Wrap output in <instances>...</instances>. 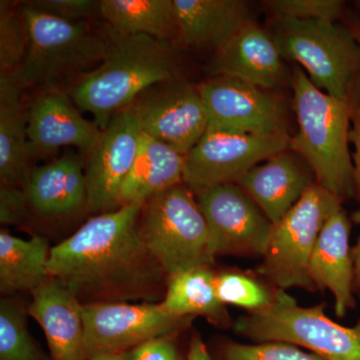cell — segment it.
I'll return each instance as SVG.
<instances>
[{
  "label": "cell",
  "instance_id": "cell-1",
  "mask_svg": "<svg viewBox=\"0 0 360 360\" xmlns=\"http://www.w3.org/2000/svg\"><path fill=\"white\" fill-rule=\"evenodd\" d=\"M142 205L94 215L51 248L49 274L82 304L162 302L168 276L139 233Z\"/></svg>",
  "mask_w": 360,
  "mask_h": 360
},
{
  "label": "cell",
  "instance_id": "cell-2",
  "mask_svg": "<svg viewBox=\"0 0 360 360\" xmlns=\"http://www.w3.org/2000/svg\"><path fill=\"white\" fill-rule=\"evenodd\" d=\"M108 47L96 70L66 89L78 110L94 116L101 130L146 90L182 79L174 47L146 35L120 37L108 27Z\"/></svg>",
  "mask_w": 360,
  "mask_h": 360
},
{
  "label": "cell",
  "instance_id": "cell-3",
  "mask_svg": "<svg viewBox=\"0 0 360 360\" xmlns=\"http://www.w3.org/2000/svg\"><path fill=\"white\" fill-rule=\"evenodd\" d=\"M293 104L298 131L290 148L314 172L317 184L341 200L355 196L349 130L355 103L328 96L312 84L304 71L295 70Z\"/></svg>",
  "mask_w": 360,
  "mask_h": 360
},
{
  "label": "cell",
  "instance_id": "cell-4",
  "mask_svg": "<svg viewBox=\"0 0 360 360\" xmlns=\"http://www.w3.org/2000/svg\"><path fill=\"white\" fill-rule=\"evenodd\" d=\"M28 28V46L20 68L14 73L23 89L41 92L63 89L84 70L101 63L108 47V33L94 32L87 21L56 18L22 4Z\"/></svg>",
  "mask_w": 360,
  "mask_h": 360
},
{
  "label": "cell",
  "instance_id": "cell-5",
  "mask_svg": "<svg viewBox=\"0 0 360 360\" xmlns=\"http://www.w3.org/2000/svg\"><path fill=\"white\" fill-rule=\"evenodd\" d=\"M274 39L283 59L300 63L328 96L360 98V44L349 26L333 21L276 20Z\"/></svg>",
  "mask_w": 360,
  "mask_h": 360
},
{
  "label": "cell",
  "instance_id": "cell-6",
  "mask_svg": "<svg viewBox=\"0 0 360 360\" xmlns=\"http://www.w3.org/2000/svg\"><path fill=\"white\" fill-rule=\"evenodd\" d=\"M139 226L144 245L168 278L214 262L205 217L186 184L148 198L142 205Z\"/></svg>",
  "mask_w": 360,
  "mask_h": 360
},
{
  "label": "cell",
  "instance_id": "cell-7",
  "mask_svg": "<svg viewBox=\"0 0 360 360\" xmlns=\"http://www.w3.org/2000/svg\"><path fill=\"white\" fill-rule=\"evenodd\" d=\"M238 335L259 342H283L307 348L326 360H360V323L345 328L321 307H300L277 290L269 307L243 315L234 324Z\"/></svg>",
  "mask_w": 360,
  "mask_h": 360
},
{
  "label": "cell",
  "instance_id": "cell-8",
  "mask_svg": "<svg viewBox=\"0 0 360 360\" xmlns=\"http://www.w3.org/2000/svg\"><path fill=\"white\" fill-rule=\"evenodd\" d=\"M342 200L316 181L285 215L274 224L259 272L278 290H312L310 258L329 217Z\"/></svg>",
  "mask_w": 360,
  "mask_h": 360
},
{
  "label": "cell",
  "instance_id": "cell-9",
  "mask_svg": "<svg viewBox=\"0 0 360 360\" xmlns=\"http://www.w3.org/2000/svg\"><path fill=\"white\" fill-rule=\"evenodd\" d=\"M288 131L250 134L208 125L202 139L186 155L184 184L193 191L236 184L253 167L288 150Z\"/></svg>",
  "mask_w": 360,
  "mask_h": 360
},
{
  "label": "cell",
  "instance_id": "cell-10",
  "mask_svg": "<svg viewBox=\"0 0 360 360\" xmlns=\"http://www.w3.org/2000/svg\"><path fill=\"white\" fill-rule=\"evenodd\" d=\"M85 356L125 354L160 336L174 335L193 317L168 314L160 302H106L84 304Z\"/></svg>",
  "mask_w": 360,
  "mask_h": 360
},
{
  "label": "cell",
  "instance_id": "cell-11",
  "mask_svg": "<svg viewBox=\"0 0 360 360\" xmlns=\"http://www.w3.org/2000/svg\"><path fill=\"white\" fill-rule=\"evenodd\" d=\"M193 193L214 257L265 255L274 225L238 184H217Z\"/></svg>",
  "mask_w": 360,
  "mask_h": 360
},
{
  "label": "cell",
  "instance_id": "cell-12",
  "mask_svg": "<svg viewBox=\"0 0 360 360\" xmlns=\"http://www.w3.org/2000/svg\"><path fill=\"white\" fill-rule=\"evenodd\" d=\"M130 106L143 134L184 155L198 143L210 125L198 87L184 79L155 85Z\"/></svg>",
  "mask_w": 360,
  "mask_h": 360
},
{
  "label": "cell",
  "instance_id": "cell-13",
  "mask_svg": "<svg viewBox=\"0 0 360 360\" xmlns=\"http://www.w3.org/2000/svg\"><path fill=\"white\" fill-rule=\"evenodd\" d=\"M141 135L131 106L117 113L103 130L85 165L87 212L97 215L122 207L120 191L136 160Z\"/></svg>",
  "mask_w": 360,
  "mask_h": 360
},
{
  "label": "cell",
  "instance_id": "cell-14",
  "mask_svg": "<svg viewBox=\"0 0 360 360\" xmlns=\"http://www.w3.org/2000/svg\"><path fill=\"white\" fill-rule=\"evenodd\" d=\"M198 87L210 127L250 134L286 131L283 104L269 90L226 75Z\"/></svg>",
  "mask_w": 360,
  "mask_h": 360
},
{
  "label": "cell",
  "instance_id": "cell-15",
  "mask_svg": "<svg viewBox=\"0 0 360 360\" xmlns=\"http://www.w3.org/2000/svg\"><path fill=\"white\" fill-rule=\"evenodd\" d=\"M103 130L82 116L66 90L41 92L27 108L30 158L53 155L63 146L90 153Z\"/></svg>",
  "mask_w": 360,
  "mask_h": 360
},
{
  "label": "cell",
  "instance_id": "cell-16",
  "mask_svg": "<svg viewBox=\"0 0 360 360\" xmlns=\"http://www.w3.org/2000/svg\"><path fill=\"white\" fill-rule=\"evenodd\" d=\"M22 191L30 212L41 219H68L87 212L84 160L68 151L51 163L32 167Z\"/></svg>",
  "mask_w": 360,
  "mask_h": 360
},
{
  "label": "cell",
  "instance_id": "cell-17",
  "mask_svg": "<svg viewBox=\"0 0 360 360\" xmlns=\"http://www.w3.org/2000/svg\"><path fill=\"white\" fill-rule=\"evenodd\" d=\"M32 296L27 314L44 330L51 360H86L84 304L75 293L51 277Z\"/></svg>",
  "mask_w": 360,
  "mask_h": 360
},
{
  "label": "cell",
  "instance_id": "cell-18",
  "mask_svg": "<svg viewBox=\"0 0 360 360\" xmlns=\"http://www.w3.org/2000/svg\"><path fill=\"white\" fill-rule=\"evenodd\" d=\"M283 60L274 35L251 20L214 52L210 71L271 90L283 82Z\"/></svg>",
  "mask_w": 360,
  "mask_h": 360
},
{
  "label": "cell",
  "instance_id": "cell-19",
  "mask_svg": "<svg viewBox=\"0 0 360 360\" xmlns=\"http://www.w3.org/2000/svg\"><path fill=\"white\" fill-rule=\"evenodd\" d=\"M311 172L300 155L284 150L253 167L238 184L274 225L314 184Z\"/></svg>",
  "mask_w": 360,
  "mask_h": 360
},
{
  "label": "cell",
  "instance_id": "cell-20",
  "mask_svg": "<svg viewBox=\"0 0 360 360\" xmlns=\"http://www.w3.org/2000/svg\"><path fill=\"white\" fill-rule=\"evenodd\" d=\"M349 219L340 208L324 224L309 262L312 283L333 293L336 314L340 317L354 303V264L349 250Z\"/></svg>",
  "mask_w": 360,
  "mask_h": 360
},
{
  "label": "cell",
  "instance_id": "cell-21",
  "mask_svg": "<svg viewBox=\"0 0 360 360\" xmlns=\"http://www.w3.org/2000/svg\"><path fill=\"white\" fill-rule=\"evenodd\" d=\"M179 40L186 46L217 51L251 21L243 0H174Z\"/></svg>",
  "mask_w": 360,
  "mask_h": 360
},
{
  "label": "cell",
  "instance_id": "cell-22",
  "mask_svg": "<svg viewBox=\"0 0 360 360\" xmlns=\"http://www.w3.org/2000/svg\"><path fill=\"white\" fill-rule=\"evenodd\" d=\"M23 90L15 75H0V182L13 188H23L32 168Z\"/></svg>",
  "mask_w": 360,
  "mask_h": 360
},
{
  "label": "cell",
  "instance_id": "cell-23",
  "mask_svg": "<svg viewBox=\"0 0 360 360\" xmlns=\"http://www.w3.org/2000/svg\"><path fill=\"white\" fill-rule=\"evenodd\" d=\"M186 155L142 132L134 167L120 195V206L146 202L155 194L184 184Z\"/></svg>",
  "mask_w": 360,
  "mask_h": 360
},
{
  "label": "cell",
  "instance_id": "cell-24",
  "mask_svg": "<svg viewBox=\"0 0 360 360\" xmlns=\"http://www.w3.org/2000/svg\"><path fill=\"white\" fill-rule=\"evenodd\" d=\"M51 246L41 236L16 238L0 231V291L2 295L30 291V293L51 278L49 262Z\"/></svg>",
  "mask_w": 360,
  "mask_h": 360
},
{
  "label": "cell",
  "instance_id": "cell-25",
  "mask_svg": "<svg viewBox=\"0 0 360 360\" xmlns=\"http://www.w3.org/2000/svg\"><path fill=\"white\" fill-rule=\"evenodd\" d=\"M215 278L212 266L194 267L170 276L161 307L174 316H202L214 326H229L231 316L217 295Z\"/></svg>",
  "mask_w": 360,
  "mask_h": 360
},
{
  "label": "cell",
  "instance_id": "cell-26",
  "mask_svg": "<svg viewBox=\"0 0 360 360\" xmlns=\"http://www.w3.org/2000/svg\"><path fill=\"white\" fill-rule=\"evenodd\" d=\"M101 18L120 37L146 35L161 41L179 40L174 0H101Z\"/></svg>",
  "mask_w": 360,
  "mask_h": 360
},
{
  "label": "cell",
  "instance_id": "cell-27",
  "mask_svg": "<svg viewBox=\"0 0 360 360\" xmlns=\"http://www.w3.org/2000/svg\"><path fill=\"white\" fill-rule=\"evenodd\" d=\"M27 307L11 297L0 302V360H51L33 340L26 321Z\"/></svg>",
  "mask_w": 360,
  "mask_h": 360
},
{
  "label": "cell",
  "instance_id": "cell-28",
  "mask_svg": "<svg viewBox=\"0 0 360 360\" xmlns=\"http://www.w3.org/2000/svg\"><path fill=\"white\" fill-rule=\"evenodd\" d=\"M28 28L22 6L0 4V75H14L25 58Z\"/></svg>",
  "mask_w": 360,
  "mask_h": 360
},
{
  "label": "cell",
  "instance_id": "cell-29",
  "mask_svg": "<svg viewBox=\"0 0 360 360\" xmlns=\"http://www.w3.org/2000/svg\"><path fill=\"white\" fill-rule=\"evenodd\" d=\"M215 286L220 302L251 311L264 309L274 302V293L257 279L238 271L217 274Z\"/></svg>",
  "mask_w": 360,
  "mask_h": 360
},
{
  "label": "cell",
  "instance_id": "cell-30",
  "mask_svg": "<svg viewBox=\"0 0 360 360\" xmlns=\"http://www.w3.org/2000/svg\"><path fill=\"white\" fill-rule=\"evenodd\" d=\"M276 20H315L338 22L345 13L340 0H269L264 2Z\"/></svg>",
  "mask_w": 360,
  "mask_h": 360
},
{
  "label": "cell",
  "instance_id": "cell-31",
  "mask_svg": "<svg viewBox=\"0 0 360 360\" xmlns=\"http://www.w3.org/2000/svg\"><path fill=\"white\" fill-rule=\"evenodd\" d=\"M222 360H326L312 352H304L283 342L259 345L229 343L222 352Z\"/></svg>",
  "mask_w": 360,
  "mask_h": 360
},
{
  "label": "cell",
  "instance_id": "cell-32",
  "mask_svg": "<svg viewBox=\"0 0 360 360\" xmlns=\"http://www.w3.org/2000/svg\"><path fill=\"white\" fill-rule=\"evenodd\" d=\"M25 4L66 20L86 21L94 16H101V1L96 0H33Z\"/></svg>",
  "mask_w": 360,
  "mask_h": 360
},
{
  "label": "cell",
  "instance_id": "cell-33",
  "mask_svg": "<svg viewBox=\"0 0 360 360\" xmlns=\"http://www.w3.org/2000/svg\"><path fill=\"white\" fill-rule=\"evenodd\" d=\"M125 360H184L174 335L151 338L125 352Z\"/></svg>",
  "mask_w": 360,
  "mask_h": 360
},
{
  "label": "cell",
  "instance_id": "cell-34",
  "mask_svg": "<svg viewBox=\"0 0 360 360\" xmlns=\"http://www.w3.org/2000/svg\"><path fill=\"white\" fill-rule=\"evenodd\" d=\"M30 210L22 188L1 186L0 188V219L4 224H25L30 219Z\"/></svg>",
  "mask_w": 360,
  "mask_h": 360
},
{
  "label": "cell",
  "instance_id": "cell-35",
  "mask_svg": "<svg viewBox=\"0 0 360 360\" xmlns=\"http://www.w3.org/2000/svg\"><path fill=\"white\" fill-rule=\"evenodd\" d=\"M349 142L354 146V163L355 195L360 198V98L355 103L352 115Z\"/></svg>",
  "mask_w": 360,
  "mask_h": 360
},
{
  "label": "cell",
  "instance_id": "cell-36",
  "mask_svg": "<svg viewBox=\"0 0 360 360\" xmlns=\"http://www.w3.org/2000/svg\"><path fill=\"white\" fill-rule=\"evenodd\" d=\"M186 360H212L200 335H194L191 338Z\"/></svg>",
  "mask_w": 360,
  "mask_h": 360
},
{
  "label": "cell",
  "instance_id": "cell-37",
  "mask_svg": "<svg viewBox=\"0 0 360 360\" xmlns=\"http://www.w3.org/2000/svg\"><path fill=\"white\" fill-rule=\"evenodd\" d=\"M354 221L360 225V210L354 212L352 217ZM352 258H354V283L356 285H360V236L359 243L355 246L354 253H352Z\"/></svg>",
  "mask_w": 360,
  "mask_h": 360
},
{
  "label": "cell",
  "instance_id": "cell-38",
  "mask_svg": "<svg viewBox=\"0 0 360 360\" xmlns=\"http://www.w3.org/2000/svg\"><path fill=\"white\" fill-rule=\"evenodd\" d=\"M87 360H125V354H99Z\"/></svg>",
  "mask_w": 360,
  "mask_h": 360
},
{
  "label": "cell",
  "instance_id": "cell-39",
  "mask_svg": "<svg viewBox=\"0 0 360 360\" xmlns=\"http://www.w3.org/2000/svg\"><path fill=\"white\" fill-rule=\"evenodd\" d=\"M354 32L355 37H356L357 41L360 44V20H355L349 26Z\"/></svg>",
  "mask_w": 360,
  "mask_h": 360
},
{
  "label": "cell",
  "instance_id": "cell-40",
  "mask_svg": "<svg viewBox=\"0 0 360 360\" xmlns=\"http://www.w3.org/2000/svg\"><path fill=\"white\" fill-rule=\"evenodd\" d=\"M360 9V1H356V4H355Z\"/></svg>",
  "mask_w": 360,
  "mask_h": 360
}]
</instances>
